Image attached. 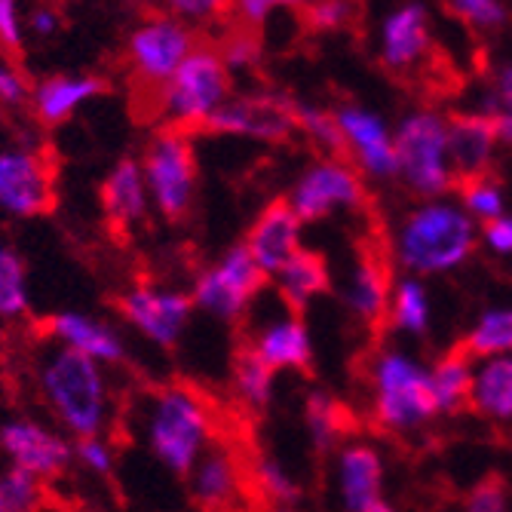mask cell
Masks as SVG:
<instances>
[{"instance_id":"cell-47","label":"cell","mask_w":512,"mask_h":512,"mask_svg":"<svg viewBox=\"0 0 512 512\" xmlns=\"http://www.w3.org/2000/svg\"><path fill=\"white\" fill-rule=\"evenodd\" d=\"M276 7H279V4H273V0H240V4H234L230 10L237 13L240 28L255 31V28H261V25L276 13Z\"/></svg>"},{"instance_id":"cell-22","label":"cell","mask_w":512,"mask_h":512,"mask_svg":"<svg viewBox=\"0 0 512 512\" xmlns=\"http://www.w3.org/2000/svg\"><path fill=\"white\" fill-rule=\"evenodd\" d=\"M105 92V83L92 74H56L31 89L34 117L46 126H59L71 120L86 102Z\"/></svg>"},{"instance_id":"cell-44","label":"cell","mask_w":512,"mask_h":512,"mask_svg":"<svg viewBox=\"0 0 512 512\" xmlns=\"http://www.w3.org/2000/svg\"><path fill=\"white\" fill-rule=\"evenodd\" d=\"M25 102H31V89L22 71L0 53V108H19Z\"/></svg>"},{"instance_id":"cell-6","label":"cell","mask_w":512,"mask_h":512,"mask_svg":"<svg viewBox=\"0 0 512 512\" xmlns=\"http://www.w3.org/2000/svg\"><path fill=\"white\" fill-rule=\"evenodd\" d=\"M399 178L417 197L436 200L454 188L448 163V123L436 111H411L393 132Z\"/></svg>"},{"instance_id":"cell-3","label":"cell","mask_w":512,"mask_h":512,"mask_svg":"<svg viewBox=\"0 0 512 512\" xmlns=\"http://www.w3.org/2000/svg\"><path fill=\"white\" fill-rule=\"evenodd\" d=\"M393 246L396 261L417 276L448 273L473 255L476 221L457 203L430 200L402 218Z\"/></svg>"},{"instance_id":"cell-43","label":"cell","mask_w":512,"mask_h":512,"mask_svg":"<svg viewBox=\"0 0 512 512\" xmlns=\"http://www.w3.org/2000/svg\"><path fill=\"white\" fill-rule=\"evenodd\" d=\"M25 43V16L16 0H0V50L19 53Z\"/></svg>"},{"instance_id":"cell-36","label":"cell","mask_w":512,"mask_h":512,"mask_svg":"<svg viewBox=\"0 0 512 512\" xmlns=\"http://www.w3.org/2000/svg\"><path fill=\"white\" fill-rule=\"evenodd\" d=\"M457 188H460V203H463L460 209L467 212L473 221L479 218L482 224H488V221H497L506 215L503 188L497 181H491V175L476 178V181H463V184H457Z\"/></svg>"},{"instance_id":"cell-30","label":"cell","mask_w":512,"mask_h":512,"mask_svg":"<svg viewBox=\"0 0 512 512\" xmlns=\"http://www.w3.org/2000/svg\"><path fill=\"white\" fill-rule=\"evenodd\" d=\"M460 350L470 359H497L512 356V307L485 310L463 338Z\"/></svg>"},{"instance_id":"cell-17","label":"cell","mask_w":512,"mask_h":512,"mask_svg":"<svg viewBox=\"0 0 512 512\" xmlns=\"http://www.w3.org/2000/svg\"><path fill=\"white\" fill-rule=\"evenodd\" d=\"M46 338L99 362V365H120L126 359V341L123 335L108 325L105 319H96L83 310H62L53 313L46 322Z\"/></svg>"},{"instance_id":"cell-16","label":"cell","mask_w":512,"mask_h":512,"mask_svg":"<svg viewBox=\"0 0 512 512\" xmlns=\"http://www.w3.org/2000/svg\"><path fill=\"white\" fill-rule=\"evenodd\" d=\"M301 234H304L301 218L292 212V206L286 200H276L261 209V215L249 227L243 246L249 249L252 261L258 264V270L264 276H276L304 249Z\"/></svg>"},{"instance_id":"cell-1","label":"cell","mask_w":512,"mask_h":512,"mask_svg":"<svg viewBox=\"0 0 512 512\" xmlns=\"http://www.w3.org/2000/svg\"><path fill=\"white\" fill-rule=\"evenodd\" d=\"M34 384L65 436L92 439L108 433L114 399L105 365L46 338L34 353Z\"/></svg>"},{"instance_id":"cell-33","label":"cell","mask_w":512,"mask_h":512,"mask_svg":"<svg viewBox=\"0 0 512 512\" xmlns=\"http://www.w3.org/2000/svg\"><path fill=\"white\" fill-rule=\"evenodd\" d=\"M276 387V371L267 368L249 347L234 362V393L249 408H267Z\"/></svg>"},{"instance_id":"cell-40","label":"cell","mask_w":512,"mask_h":512,"mask_svg":"<svg viewBox=\"0 0 512 512\" xmlns=\"http://www.w3.org/2000/svg\"><path fill=\"white\" fill-rule=\"evenodd\" d=\"M74 460L92 476H111L117 467V454L114 445L105 436H92V439H77L74 442Z\"/></svg>"},{"instance_id":"cell-15","label":"cell","mask_w":512,"mask_h":512,"mask_svg":"<svg viewBox=\"0 0 512 512\" xmlns=\"http://www.w3.org/2000/svg\"><path fill=\"white\" fill-rule=\"evenodd\" d=\"M347 157L356 160V166L375 181L399 178V160L393 148V135L381 114L368 111L362 105H341L335 111Z\"/></svg>"},{"instance_id":"cell-8","label":"cell","mask_w":512,"mask_h":512,"mask_svg":"<svg viewBox=\"0 0 512 512\" xmlns=\"http://www.w3.org/2000/svg\"><path fill=\"white\" fill-rule=\"evenodd\" d=\"M264 273L252 261L246 246H230L212 267H206L191 289V301L197 310L221 319L237 322L252 310L255 298L264 289Z\"/></svg>"},{"instance_id":"cell-24","label":"cell","mask_w":512,"mask_h":512,"mask_svg":"<svg viewBox=\"0 0 512 512\" xmlns=\"http://www.w3.org/2000/svg\"><path fill=\"white\" fill-rule=\"evenodd\" d=\"M276 283V295L292 313L304 310L310 301H316L319 295L329 292L332 276H329V264L319 252L301 249L283 270L273 276Z\"/></svg>"},{"instance_id":"cell-19","label":"cell","mask_w":512,"mask_h":512,"mask_svg":"<svg viewBox=\"0 0 512 512\" xmlns=\"http://www.w3.org/2000/svg\"><path fill=\"white\" fill-rule=\"evenodd\" d=\"M430 10L424 4H402L381 25V59L390 71H408L430 53Z\"/></svg>"},{"instance_id":"cell-37","label":"cell","mask_w":512,"mask_h":512,"mask_svg":"<svg viewBox=\"0 0 512 512\" xmlns=\"http://www.w3.org/2000/svg\"><path fill=\"white\" fill-rule=\"evenodd\" d=\"M255 482L279 509H289L301 497V488H298L295 476L276 457H270V454H261L255 460Z\"/></svg>"},{"instance_id":"cell-20","label":"cell","mask_w":512,"mask_h":512,"mask_svg":"<svg viewBox=\"0 0 512 512\" xmlns=\"http://www.w3.org/2000/svg\"><path fill=\"white\" fill-rule=\"evenodd\" d=\"M249 350L273 371L310 368V359H313L310 332H307L304 319L295 316L292 310H286V316L261 322Z\"/></svg>"},{"instance_id":"cell-50","label":"cell","mask_w":512,"mask_h":512,"mask_svg":"<svg viewBox=\"0 0 512 512\" xmlns=\"http://www.w3.org/2000/svg\"><path fill=\"white\" fill-rule=\"evenodd\" d=\"M365 512H396V509H393V506H390L387 500H378L375 506H368Z\"/></svg>"},{"instance_id":"cell-12","label":"cell","mask_w":512,"mask_h":512,"mask_svg":"<svg viewBox=\"0 0 512 512\" xmlns=\"http://www.w3.org/2000/svg\"><path fill=\"white\" fill-rule=\"evenodd\" d=\"M0 454L37 479H56L74 463V445L62 430H53L34 417H7L0 421Z\"/></svg>"},{"instance_id":"cell-5","label":"cell","mask_w":512,"mask_h":512,"mask_svg":"<svg viewBox=\"0 0 512 512\" xmlns=\"http://www.w3.org/2000/svg\"><path fill=\"white\" fill-rule=\"evenodd\" d=\"M371 387H375V421L384 430L408 433L430 424L436 411L430 368L399 350H387L371 365Z\"/></svg>"},{"instance_id":"cell-25","label":"cell","mask_w":512,"mask_h":512,"mask_svg":"<svg viewBox=\"0 0 512 512\" xmlns=\"http://www.w3.org/2000/svg\"><path fill=\"white\" fill-rule=\"evenodd\" d=\"M188 491L206 509L227 506L240 491V467L234 454L224 448H209L188 473Z\"/></svg>"},{"instance_id":"cell-34","label":"cell","mask_w":512,"mask_h":512,"mask_svg":"<svg viewBox=\"0 0 512 512\" xmlns=\"http://www.w3.org/2000/svg\"><path fill=\"white\" fill-rule=\"evenodd\" d=\"M295 123L329 160H344L347 157L344 138H341L338 120H335V111H325V108L307 105V102H295Z\"/></svg>"},{"instance_id":"cell-51","label":"cell","mask_w":512,"mask_h":512,"mask_svg":"<svg viewBox=\"0 0 512 512\" xmlns=\"http://www.w3.org/2000/svg\"><path fill=\"white\" fill-rule=\"evenodd\" d=\"M40 512H59V509H50V506H43Z\"/></svg>"},{"instance_id":"cell-13","label":"cell","mask_w":512,"mask_h":512,"mask_svg":"<svg viewBox=\"0 0 512 512\" xmlns=\"http://www.w3.org/2000/svg\"><path fill=\"white\" fill-rule=\"evenodd\" d=\"M212 135H246L255 142H286L298 132L295 102L279 92L261 96H230L203 126Z\"/></svg>"},{"instance_id":"cell-42","label":"cell","mask_w":512,"mask_h":512,"mask_svg":"<svg viewBox=\"0 0 512 512\" xmlns=\"http://www.w3.org/2000/svg\"><path fill=\"white\" fill-rule=\"evenodd\" d=\"M463 512H509V488L500 476H485L467 494Z\"/></svg>"},{"instance_id":"cell-10","label":"cell","mask_w":512,"mask_h":512,"mask_svg":"<svg viewBox=\"0 0 512 512\" xmlns=\"http://www.w3.org/2000/svg\"><path fill=\"white\" fill-rule=\"evenodd\" d=\"M56 203L53 169L31 145H0V218H37Z\"/></svg>"},{"instance_id":"cell-35","label":"cell","mask_w":512,"mask_h":512,"mask_svg":"<svg viewBox=\"0 0 512 512\" xmlns=\"http://www.w3.org/2000/svg\"><path fill=\"white\" fill-rule=\"evenodd\" d=\"M46 506V482L10 467L0 470V512H40Z\"/></svg>"},{"instance_id":"cell-4","label":"cell","mask_w":512,"mask_h":512,"mask_svg":"<svg viewBox=\"0 0 512 512\" xmlns=\"http://www.w3.org/2000/svg\"><path fill=\"white\" fill-rule=\"evenodd\" d=\"M230 96H234V77L224 68L218 50L197 43V50L157 89L154 108L169 132H191L203 129Z\"/></svg>"},{"instance_id":"cell-7","label":"cell","mask_w":512,"mask_h":512,"mask_svg":"<svg viewBox=\"0 0 512 512\" xmlns=\"http://www.w3.org/2000/svg\"><path fill=\"white\" fill-rule=\"evenodd\" d=\"M151 206L166 218H184L197 194V160L184 132L163 129L142 154Z\"/></svg>"},{"instance_id":"cell-45","label":"cell","mask_w":512,"mask_h":512,"mask_svg":"<svg viewBox=\"0 0 512 512\" xmlns=\"http://www.w3.org/2000/svg\"><path fill=\"white\" fill-rule=\"evenodd\" d=\"M227 7L218 4V0H175V4L166 7L169 16L181 19L184 25H203V22H215Z\"/></svg>"},{"instance_id":"cell-26","label":"cell","mask_w":512,"mask_h":512,"mask_svg":"<svg viewBox=\"0 0 512 512\" xmlns=\"http://www.w3.org/2000/svg\"><path fill=\"white\" fill-rule=\"evenodd\" d=\"M470 405L494 424H512V356L482 359L473 368Z\"/></svg>"},{"instance_id":"cell-2","label":"cell","mask_w":512,"mask_h":512,"mask_svg":"<svg viewBox=\"0 0 512 512\" xmlns=\"http://www.w3.org/2000/svg\"><path fill=\"white\" fill-rule=\"evenodd\" d=\"M212 433V408L194 387L172 384L145 399L142 439L169 473L188 476L212 448Z\"/></svg>"},{"instance_id":"cell-49","label":"cell","mask_w":512,"mask_h":512,"mask_svg":"<svg viewBox=\"0 0 512 512\" xmlns=\"http://www.w3.org/2000/svg\"><path fill=\"white\" fill-rule=\"evenodd\" d=\"M482 105H491V108H503V111H512V65L500 68L494 86L485 92Z\"/></svg>"},{"instance_id":"cell-29","label":"cell","mask_w":512,"mask_h":512,"mask_svg":"<svg viewBox=\"0 0 512 512\" xmlns=\"http://www.w3.org/2000/svg\"><path fill=\"white\" fill-rule=\"evenodd\" d=\"M304 427H307L313 448L319 454H325L341 442V436L347 430V411L332 393L310 390L304 399Z\"/></svg>"},{"instance_id":"cell-14","label":"cell","mask_w":512,"mask_h":512,"mask_svg":"<svg viewBox=\"0 0 512 512\" xmlns=\"http://www.w3.org/2000/svg\"><path fill=\"white\" fill-rule=\"evenodd\" d=\"M120 313L154 347H175L188 329L194 316V301L178 289H163V286H132L120 298Z\"/></svg>"},{"instance_id":"cell-38","label":"cell","mask_w":512,"mask_h":512,"mask_svg":"<svg viewBox=\"0 0 512 512\" xmlns=\"http://www.w3.org/2000/svg\"><path fill=\"white\" fill-rule=\"evenodd\" d=\"M445 13L482 34H494L503 25H509V7L503 0H448Z\"/></svg>"},{"instance_id":"cell-11","label":"cell","mask_w":512,"mask_h":512,"mask_svg":"<svg viewBox=\"0 0 512 512\" xmlns=\"http://www.w3.org/2000/svg\"><path fill=\"white\" fill-rule=\"evenodd\" d=\"M286 203L304 224L329 218L335 209H359L365 203V188L359 172L347 160L322 157L298 175Z\"/></svg>"},{"instance_id":"cell-27","label":"cell","mask_w":512,"mask_h":512,"mask_svg":"<svg viewBox=\"0 0 512 512\" xmlns=\"http://www.w3.org/2000/svg\"><path fill=\"white\" fill-rule=\"evenodd\" d=\"M390 273L378 258H359L350 279H347V292L344 301L353 316L362 322H378L381 316L390 313Z\"/></svg>"},{"instance_id":"cell-31","label":"cell","mask_w":512,"mask_h":512,"mask_svg":"<svg viewBox=\"0 0 512 512\" xmlns=\"http://www.w3.org/2000/svg\"><path fill=\"white\" fill-rule=\"evenodd\" d=\"M28 270L22 255L0 237V322H16L28 313Z\"/></svg>"},{"instance_id":"cell-28","label":"cell","mask_w":512,"mask_h":512,"mask_svg":"<svg viewBox=\"0 0 512 512\" xmlns=\"http://www.w3.org/2000/svg\"><path fill=\"white\" fill-rule=\"evenodd\" d=\"M430 387L439 414L463 411V405H470V390H473V359L460 347L448 350L430 368Z\"/></svg>"},{"instance_id":"cell-39","label":"cell","mask_w":512,"mask_h":512,"mask_svg":"<svg viewBox=\"0 0 512 512\" xmlns=\"http://www.w3.org/2000/svg\"><path fill=\"white\" fill-rule=\"evenodd\" d=\"M224 68L234 74V71H249V68H258L261 62V40L255 31H246V28H237L234 34H227L221 46H215Z\"/></svg>"},{"instance_id":"cell-21","label":"cell","mask_w":512,"mask_h":512,"mask_svg":"<svg viewBox=\"0 0 512 512\" xmlns=\"http://www.w3.org/2000/svg\"><path fill=\"white\" fill-rule=\"evenodd\" d=\"M384 488V460L375 445L350 442L338 451V494L347 512L375 506Z\"/></svg>"},{"instance_id":"cell-48","label":"cell","mask_w":512,"mask_h":512,"mask_svg":"<svg viewBox=\"0 0 512 512\" xmlns=\"http://www.w3.org/2000/svg\"><path fill=\"white\" fill-rule=\"evenodd\" d=\"M482 240L497 255H512V215L482 224Z\"/></svg>"},{"instance_id":"cell-23","label":"cell","mask_w":512,"mask_h":512,"mask_svg":"<svg viewBox=\"0 0 512 512\" xmlns=\"http://www.w3.org/2000/svg\"><path fill=\"white\" fill-rule=\"evenodd\" d=\"M102 206L105 215L120 227V230H132L148 218L151 209V197H148V184H145V172L138 160H120L105 184H102Z\"/></svg>"},{"instance_id":"cell-41","label":"cell","mask_w":512,"mask_h":512,"mask_svg":"<svg viewBox=\"0 0 512 512\" xmlns=\"http://www.w3.org/2000/svg\"><path fill=\"white\" fill-rule=\"evenodd\" d=\"M353 13H356V7L344 4V0H319V4L301 7V19L313 31H341L344 25L353 22Z\"/></svg>"},{"instance_id":"cell-32","label":"cell","mask_w":512,"mask_h":512,"mask_svg":"<svg viewBox=\"0 0 512 512\" xmlns=\"http://www.w3.org/2000/svg\"><path fill=\"white\" fill-rule=\"evenodd\" d=\"M430 295L427 286L417 276L399 279L393 295H390V322L399 332H411V335H424L430 329Z\"/></svg>"},{"instance_id":"cell-46","label":"cell","mask_w":512,"mask_h":512,"mask_svg":"<svg viewBox=\"0 0 512 512\" xmlns=\"http://www.w3.org/2000/svg\"><path fill=\"white\" fill-rule=\"evenodd\" d=\"M59 28H62V13L56 7L40 4V7H31L28 16H25V31L34 34V37H40V40L53 37Z\"/></svg>"},{"instance_id":"cell-18","label":"cell","mask_w":512,"mask_h":512,"mask_svg":"<svg viewBox=\"0 0 512 512\" xmlns=\"http://www.w3.org/2000/svg\"><path fill=\"white\" fill-rule=\"evenodd\" d=\"M445 123H448V163L454 172V188L463 181L488 178L497 148L494 123L479 111L451 114Z\"/></svg>"},{"instance_id":"cell-9","label":"cell","mask_w":512,"mask_h":512,"mask_svg":"<svg viewBox=\"0 0 512 512\" xmlns=\"http://www.w3.org/2000/svg\"><path fill=\"white\" fill-rule=\"evenodd\" d=\"M197 50L194 28L169 13H154L138 22L126 37V59L138 83L160 89Z\"/></svg>"},{"instance_id":"cell-52","label":"cell","mask_w":512,"mask_h":512,"mask_svg":"<svg viewBox=\"0 0 512 512\" xmlns=\"http://www.w3.org/2000/svg\"><path fill=\"white\" fill-rule=\"evenodd\" d=\"M276 512H295V509H276Z\"/></svg>"}]
</instances>
